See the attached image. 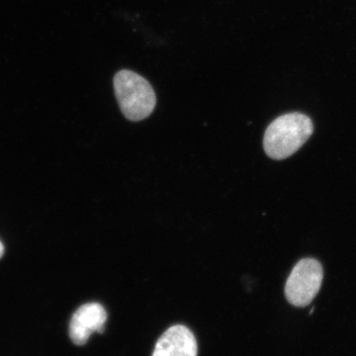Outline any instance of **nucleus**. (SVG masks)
I'll return each instance as SVG.
<instances>
[{"label":"nucleus","mask_w":356,"mask_h":356,"mask_svg":"<svg viewBox=\"0 0 356 356\" xmlns=\"http://www.w3.org/2000/svg\"><path fill=\"white\" fill-rule=\"evenodd\" d=\"M313 132V122L306 115L298 112L282 115L267 127L264 151L273 159L289 158L305 144Z\"/></svg>","instance_id":"nucleus-1"},{"label":"nucleus","mask_w":356,"mask_h":356,"mask_svg":"<svg viewBox=\"0 0 356 356\" xmlns=\"http://www.w3.org/2000/svg\"><path fill=\"white\" fill-rule=\"evenodd\" d=\"M114 89L122 113L130 121H140L153 113L156 96L147 79L123 70L114 77Z\"/></svg>","instance_id":"nucleus-2"},{"label":"nucleus","mask_w":356,"mask_h":356,"mask_svg":"<svg viewBox=\"0 0 356 356\" xmlns=\"http://www.w3.org/2000/svg\"><path fill=\"white\" fill-rule=\"evenodd\" d=\"M324 270L313 259H301L295 266L285 284V296L290 304L306 307L317 296L322 286Z\"/></svg>","instance_id":"nucleus-3"},{"label":"nucleus","mask_w":356,"mask_h":356,"mask_svg":"<svg viewBox=\"0 0 356 356\" xmlns=\"http://www.w3.org/2000/svg\"><path fill=\"white\" fill-rule=\"evenodd\" d=\"M107 320L104 307L99 303H88L79 307L70 324V337L76 346H84L93 332L102 334Z\"/></svg>","instance_id":"nucleus-4"},{"label":"nucleus","mask_w":356,"mask_h":356,"mask_svg":"<svg viewBox=\"0 0 356 356\" xmlns=\"http://www.w3.org/2000/svg\"><path fill=\"white\" fill-rule=\"evenodd\" d=\"M193 332L182 325H173L156 341L153 356H197Z\"/></svg>","instance_id":"nucleus-5"},{"label":"nucleus","mask_w":356,"mask_h":356,"mask_svg":"<svg viewBox=\"0 0 356 356\" xmlns=\"http://www.w3.org/2000/svg\"><path fill=\"white\" fill-rule=\"evenodd\" d=\"M4 254V247L3 245H2V243L0 242V259H1L2 255Z\"/></svg>","instance_id":"nucleus-6"}]
</instances>
